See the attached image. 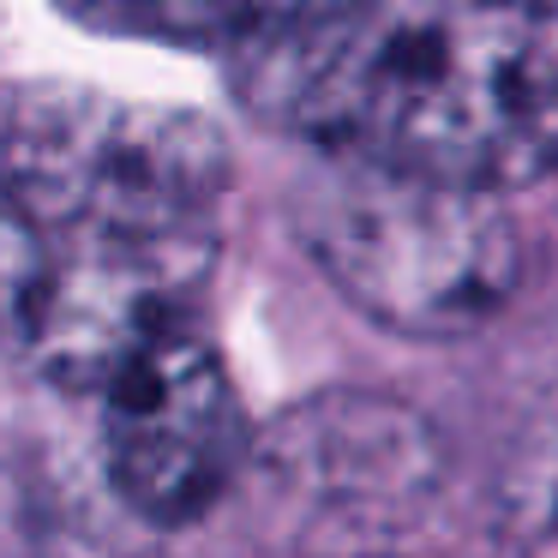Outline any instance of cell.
I'll use <instances>...</instances> for the list:
<instances>
[{
    "mask_svg": "<svg viewBox=\"0 0 558 558\" xmlns=\"http://www.w3.org/2000/svg\"><path fill=\"white\" fill-rule=\"evenodd\" d=\"M234 90L318 157L493 198L558 174V13L522 0H337L246 49Z\"/></svg>",
    "mask_w": 558,
    "mask_h": 558,
    "instance_id": "obj_1",
    "label": "cell"
},
{
    "mask_svg": "<svg viewBox=\"0 0 558 558\" xmlns=\"http://www.w3.org/2000/svg\"><path fill=\"white\" fill-rule=\"evenodd\" d=\"M294 234L330 289L414 342L486 330L522 282V241L493 193L318 157L294 186Z\"/></svg>",
    "mask_w": 558,
    "mask_h": 558,
    "instance_id": "obj_2",
    "label": "cell"
},
{
    "mask_svg": "<svg viewBox=\"0 0 558 558\" xmlns=\"http://www.w3.org/2000/svg\"><path fill=\"white\" fill-rule=\"evenodd\" d=\"M0 174L49 241L73 234H217L229 145L193 109L31 85L0 114Z\"/></svg>",
    "mask_w": 558,
    "mask_h": 558,
    "instance_id": "obj_3",
    "label": "cell"
},
{
    "mask_svg": "<svg viewBox=\"0 0 558 558\" xmlns=\"http://www.w3.org/2000/svg\"><path fill=\"white\" fill-rule=\"evenodd\" d=\"M102 481L138 529L198 522L253 462L241 390L198 318L138 349L97 397Z\"/></svg>",
    "mask_w": 558,
    "mask_h": 558,
    "instance_id": "obj_4",
    "label": "cell"
},
{
    "mask_svg": "<svg viewBox=\"0 0 558 558\" xmlns=\"http://www.w3.org/2000/svg\"><path fill=\"white\" fill-rule=\"evenodd\" d=\"M217 234H73L54 241L49 289L31 325L43 378L102 397L114 373L162 330L198 318Z\"/></svg>",
    "mask_w": 558,
    "mask_h": 558,
    "instance_id": "obj_5",
    "label": "cell"
},
{
    "mask_svg": "<svg viewBox=\"0 0 558 558\" xmlns=\"http://www.w3.org/2000/svg\"><path fill=\"white\" fill-rule=\"evenodd\" d=\"M438 445L421 414L390 402L342 397L289 414L277 445H265V469H277V493H289L313 522L378 529L409 517L433 486Z\"/></svg>",
    "mask_w": 558,
    "mask_h": 558,
    "instance_id": "obj_6",
    "label": "cell"
},
{
    "mask_svg": "<svg viewBox=\"0 0 558 558\" xmlns=\"http://www.w3.org/2000/svg\"><path fill=\"white\" fill-rule=\"evenodd\" d=\"M66 19L109 37L174 43V49H229L241 61L246 49L282 37L289 25L325 13L337 0H54Z\"/></svg>",
    "mask_w": 558,
    "mask_h": 558,
    "instance_id": "obj_7",
    "label": "cell"
},
{
    "mask_svg": "<svg viewBox=\"0 0 558 558\" xmlns=\"http://www.w3.org/2000/svg\"><path fill=\"white\" fill-rule=\"evenodd\" d=\"M505 558H558V390L517 438L498 486Z\"/></svg>",
    "mask_w": 558,
    "mask_h": 558,
    "instance_id": "obj_8",
    "label": "cell"
},
{
    "mask_svg": "<svg viewBox=\"0 0 558 558\" xmlns=\"http://www.w3.org/2000/svg\"><path fill=\"white\" fill-rule=\"evenodd\" d=\"M49 265H54V241L37 222V210L13 193V181L0 174V349L31 342L37 325L43 289H49Z\"/></svg>",
    "mask_w": 558,
    "mask_h": 558,
    "instance_id": "obj_9",
    "label": "cell"
},
{
    "mask_svg": "<svg viewBox=\"0 0 558 558\" xmlns=\"http://www.w3.org/2000/svg\"><path fill=\"white\" fill-rule=\"evenodd\" d=\"M7 546V558H126L121 546L102 534V522L90 517H54V510H43L37 498H25V517H19V541H0Z\"/></svg>",
    "mask_w": 558,
    "mask_h": 558,
    "instance_id": "obj_10",
    "label": "cell"
},
{
    "mask_svg": "<svg viewBox=\"0 0 558 558\" xmlns=\"http://www.w3.org/2000/svg\"><path fill=\"white\" fill-rule=\"evenodd\" d=\"M522 7H541V13H558V0H522Z\"/></svg>",
    "mask_w": 558,
    "mask_h": 558,
    "instance_id": "obj_11",
    "label": "cell"
}]
</instances>
